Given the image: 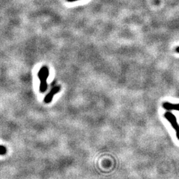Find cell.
<instances>
[{
	"instance_id": "cell-5",
	"label": "cell",
	"mask_w": 179,
	"mask_h": 179,
	"mask_svg": "<svg viewBox=\"0 0 179 179\" xmlns=\"http://www.w3.org/2000/svg\"><path fill=\"white\" fill-rule=\"evenodd\" d=\"M6 152H7V150H6V147H5L4 146L0 145V155H5L6 153Z\"/></svg>"
},
{
	"instance_id": "cell-1",
	"label": "cell",
	"mask_w": 179,
	"mask_h": 179,
	"mask_svg": "<svg viewBox=\"0 0 179 179\" xmlns=\"http://www.w3.org/2000/svg\"><path fill=\"white\" fill-rule=\"evenodd\" d=\"M38 77L39 80H41V84H40V92L41 93L44 92L47 89V80L49 76V68L46 67H42L39 72H38Z\"/></svg>"
},
{
	"instance_id": "cell-2",
	"label": "cell",
	"mask_w": 179,
	"mask_h": 179,
	"mask_svg": "<svg viewBox=\"0 0 179 179\" xmlns=\"http://www.w3.org/2000/svg\"><path fill=\"white\" fill-rule=\"evenodd\" d=\"M164 116L166 119L168 120V122L170 123V125H172L174 130H175L176 137H177L179 140V125L175 115L172 114L171 112H167L165 113Z\"/></svg>"
},
{
	"instance_id": "cell-7",
	"label": "cell",
	"mask_w": 179,
	"mask_h": 179,
	"mask_svg": "<svg viewBox=\"0 0 179 179\" xmlns=\"http://www.w3.org/2000/svg\"><path fill=\"white\" fill-rule=\"evenodd\" d=\"M68 1H70V2H72V1H78V0H67Z\"/></svg>"
},
{
	"instance_id": "cell-3",
	"label": "cell",
	"mask_w": 179,
	"mask_h": 179,
	"mask_svg": "<svg viewBox=\"0 0 179 179\" xmlns=\"http://www.w3.org/2000/svg\"><path fill=\"white\" fill-rule=\"evenodd\" d=\"M60 86H54V88L49 92V93L45 96V98H44V102H45L46 104L51 103L52 98H53V96L55 95V94L59 92L60 91Z\"/></svg>"
},
{
	"instance_id": "cell-4",
	"label": "cell",
	"mask_w": 179,
	"mask_h": 179,
	"mask_svg": "<svg viewBox=\"0 0 179 179\" xmlns=\"http://www.w3.org/2000/svg\"><path fill=\"white\" fill-rule=\"evenodd\" d=\"M163 107L166 110H176V111H179V104H174L170 103V102H165L163 104Z\"/></svg>"
},
{
	"instance_id": "cell-6",
	"label": "cell",
	"mask_w": 179,
	"mask_h": 179,
	"mask_svg": "<svg viewBox=\"0 0 179 179\" xmlns=\"http://www.w3.org/2000/svg\"><path fill=\"white\" fill-rule=\"evenodd\" d=\"M176 52H177L178 53H179V47H176Z\"/></svg>"
}]
</instances>
